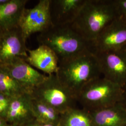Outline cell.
<instances>
[{
    "label": "cell",
    "instance_id": "20",
    "mask_svg": "<svg viewBox=\"0 0 126 126\" xmlns=\"http://www.w3.org/2000/svg\"><path fill=\"white\" fill-rule=\"evenodd\" d=\"M119 17L126 19V0H114Z\"/></svg>",
    "mask_w": 126,
    "mask_h": 126
},
{
    "label": "cell",
    "instance_id": "5",
    "mask_svg": "<svg viewBox=\"0 0 126 126\" xmlns=\"http://www.w3.org/2000/svg\"><path fill=\"white\" fill-rule=\"evenodd\" d=\"M32 96L49 105L61 113L75 108L77 99L63 86L56 74L47 75L46 79L31 93Z\"/></svg>",
    "mask_w": 126,
    "mask_h": 126
},
{
    "label": "cell",
    "instance_id": "12",
    "mask_svg": "<svg viewBox=\"0 0 126 126\" xmlns=\"http://www.w3.org/2000/svg\"><path fill=\"white\" fill-rule=\"evenodd\" d=\"M32 99L30 93H25L12 98L6 118L9 125L22 126L35 119L32 108Z\"/></svg>",
    "mask_w": 126,
    "mask_h": 126
},
{
    "label": "cell",
    "instance_id": "29",
    "mask_svg": "<svg viewBox=\"0 0 126 126\" xmlns=\"http://www.w3.org/2000/svg\"><path fill=\"white\" fill-rule=\"evenodd\" d=\"M125 21H126V19H125Z\"/></svg>",
    "mask_w": 126,
    "mask_h": 126
},
{
    "label": "cell",
    "instance_id": "3",
    "mask_svg": "<svg viewBox=\"0 0 126 126\" xmlns=\"http://www.w3.org/2000/svg\"><path fill=\"white\" fill-rule=\"evenodd\" d=\"M39 45H45L52 50L59 61L75 57L90 50V43L71 25H52L37 37Z\"/></svg>",
    "mask_w": 126,
    "mask_h": 126
},
{
    "label": "cell",
    "instance_id": "7",
    "mask_svg": "<svg viewBox=\"0 0 126 126\" xmlns=\"http://www.w3.org/2000/svg\"><path fill=\"white\" fill-rule=\"evenodd\" d=\"M126 45V22L118 17L90 43V50L94 54L118 50Z\"/></svg>",
    "mask_w": 126,
    "mask_h": 126
},
{
    "label": "cell",
    "instance_id": "9",
    "mask_svg": "<svg viewBox=\"0 0 126 126\" xmlns=\"http://www.w3.org/2000/svg\"><path fill=\"white\" fill-rule=\"evenodd\" d=\"M26 40L19 27L3 31L0 41V64L4 65L28 56Z\"/></svg>",
    "mask_w": 126,
    "mask_h": 126
},
{
    "label": "cell",
    "instance_id": "11",
    "mask_svg": "<svg viewBox=\"0 0 126 126\" xmlns=\"http://www.w3.org/2000/svg\"><path fill=\"white\" fill-rule=\"evenodd\" d=\"M86 0H50V14L52 25H71L76 19Z\"/></svg>",
    "mask_w": 126,
    "mask_h": 126
},
{
    "label": "cell",
    "instance_id": "19",
    "mask_svg": "<svg viewBox=\"0 0 126 126\" xmlns=\"http://www.w3.org/2000/svg\"><path fill=\"white\" fill-rule=\"evenodd\" d=\"M12 98L8 95L0 93V117L5 120Z\"/></svg>",
    "mask_w": 126,
    "mask_h": 126
},
{
    "label": "cell",
    "instance_id": "1",
    "mask_svg": "<svg viewBox=\"0 0 126 126\" xmlns=\"http://www.w3.org/2000/svg\"><path fill=\"white\" fill-rule=\"evenodd\" d=\"M55 74L76 99L87 83L101 75L98 58L90 50L59 61L58 70Z\"/></svg>",
    "mask_w": 126,
    "mask_h": 126
},
{
    "label": "cell",
    "instance_id": "13",
    "mask_svg": "<svg viewBox=\"0 0 126 126\" xmlns=\"http://www.w3.org/2000/svg\"><path fill=\"white\" fill-rule=\"evenodd\" d=\"M28 57L24 60L32 66L48 75L55 74L57 72L59 58L54 51L48 47L39 45L36 49H28Z\"/></svg>",
    "mask_w": 126,
    "mask_h": 126
},
{
    "label": "cell",
    "instance_id": "22",
    "mask_svg": "<svg viewBox=\"0 0 126 126\" xmlns=\"http://www.w3.org/2000/svg\"><path fill=\"white\" fill-rule=\"evenodd\" d=\"M121 102L126 110V85L123 87V94Z\"/></svg>",
    "mask_w": 126,
    "mask_h": 126
},
{
    "label": "cell",
    "instance_id": "8",
    "mask_svg": "<svg viewBox=\"0 0 126 126\" xmlns=\"http://www.w3.org/2000/svg\"><path fill=\"white\" fill-rule=\"evenodd\" d=\"M95 55L104 78L122 87L125 86L126 52L120 50Z\"/></svg>",
    "mask_w": 126,
    "mask_h": 126
},
{
    "label": "cell",
    "instance_id": "18",
    "mask_svg": "<svg viewBox=\"0 0 126 126\" xmlns=\"http://www.w3.org/2000/svg\"><path fill=\"white\" fill-rule=\"evenodd\" d=\"M0 93L15 98L28 93L4 68L0 65Z\"/></svg>",
    "mask_w": 126,
    "mask_h": 126
},
{
    "label": "cell",
    "instance_id": "28",
    "mask_svg": "<svg viewBox=\"0 0 126 126\" xmlns=\"http://www.w3.org/2000/svg\"><path fill=\"white\" fill-rule=\"evenodd\" d=\"M8 126H13V125H9Z\"/></svg>",
    "mask_w": 126,
    "mask_h": 126
},
{
    "label": "cell",
    "instance_id": "21",
    "mask_svg": "<svg viewBox=\"0 0 126 126\" xmlns=\"http://www.w3.org/2000/svg\"><path fill=\"white\" fill-rule=\"evenodd\" d=\"M40 123L36 119L33 120L22 126H40Z\"/></svg>",
    "mask_w": 126,
    "mask_h": 126
},
{
    "label": "cell",
    "instance_id": "2",
    "mask_svg": "<svg viewBox=\"0 0 126 126\" xmlns=\"http://www.w3.org/2000/svg\"><path fill=\"white\" fill-rule=\"evenodd\" d=\"M118 17L114 0H86L71 26L91 43Z\"/></svg>",
    "mask_w": 126,
    "mask_h": 126
},
{
    "label": "cell",
    "instance_id": "15",
    "mask_svg": "<svg viewBox=\"0 0 126 126\" xmlns=\"http://www.w3.org/2000/svg\"><path fill=\"white\" fill-rule=\"evenodd\" d=\"M27 0H8L0 5V28L7 31L18 27Z\"/></svg>",
    "mask_w": 126,
    "mask_h": 126
},
{
    "label": "cell",
    "instance_id": "17",
    "mask_svg": "<svg viewBox=\"0 0 126 126\" xmlns=\"http://www.w3.org/2000/svg\"><path fill=\"white\" fill-rule=\"evenodd\" d=\"M59 126H95L90 113L82 109L71 108L61 113Z\"/></svg>",
    "mask_w": 126,
    "mask_h": 126
},
{
    "label": "cell",
    "instance_id": "6",
    "mask_svg": "<svg viewBox=\"0 0 126 126\" xmlns=\"http://www.w3.org/2000/svg\"><path fill=\"white\" fill-rule=\"evenodd\" d=\"M50 0H40L31 9L25 8L18 27L26 40L36 33H42L53 25L50 14Z\"/></svg>",
    "mask_w": 126,
    "mask_h": 126
},
{
    "label": "cell",
    "instance_id": "27",
    "mask_svg": "<svg viewBox=\"0 0 126 126\" xmlns=\"http://www.w3.org/2000/svg\"><path fill=\"white\" fill-rule=\"evenodd\" d=\"M121 50H123V51H125V52H126V45H125L124 46H123V48H122Z\"/></svg>",
    "mask_w": 126,
    "mask_h": 126
},
{
    "label": "cell",
    "instance_id": "30",
    "mask_svg": "<svg viewBox=\"0 0 126 126\" xmlns=\"http://www.w3.org/2000/svg\"><path fill=\"white\" fill-rule=\"evenodd\" d=\"M126 126V125H125V126Z\"/></svg>",
    "mask_w": 126,
    "mask_h": 126
},
{
    "label": "cell",
    "instance_id": "14",
    "mask_svg": "<svg viewBox=\"0 0 126 126\" xmlns=\"http://www.w3.org/2000/svg\"><path fill=\"white\" fill-rule=\"evenodd\" d=\"M89 113L95 126L126 125V110L121 102L108 108Z\"/></svg>",
    "mask_w": 126,
    "mask_h": 126
},
{
    "label": "cell",
    "instance_id": "16",
    "mask_svg": "<svg viewBox=\"0 0 126 126\" xmlns=\"http://www.w3.org/2000/svg\"><path fill=\"white\" fill-rule=\"evenodd\" d=\"M32 104L34 115L37 122L41 124L50 123L59 125L61 113L58 110L32 97Z\"/></svg>",
    "mask_w": 126,
    "mask_h": 126
},
{
    "label": "cell",
    "instance_id": "23",
    "mask_svg": "<svg viewBox=\"0 0 126 126\" xmlns=\"http://www.w3.org/2000/svg\"><path fill=\"white\" fill-rule=\"evenodd\" d=\"M8 125L9 124L6 120L4 118L0 117V126H8Z\"/></svg>",
    "mask_w": 126,
    "mask_h": 126
},
{
    "label": "cell",
    "instance_id": "4",
    "mask_svg": "<svg viewBox=\"0 0 126 126\" xmlns=\"http://www.w3.org/2000/svg\"><path fill=\"white\" fill-rule=\"evenodd\" d=\"M123 87L102 77L96 78L81 90L77 101L88 112L108 108L122 101Z\"/></svg>",
    "mask_w": 126,
    "mask_h": 126
},
{
    "label": "cell",
    "instance_id": "25",
    "mask_svg": "<svg viewBox=\"0 0 126 126\" xmlns=\"http://www.w3.org/2000/svg\"><path fill=\"white\" fill-rule=\"evenodd\" d=\"M3 32V30L0 28V41L1 37H2V36Z\"/></svg>",
    "mask_w": 126,
    "mask_h": 126
},
{
    "label": "cell",
    "instance_id": "10",
    "mask_svg": "<svg viewBox=\"0 0 126 126\" xmlns=\"http://www.w3.org/2000/svg\"><path fill=\"white\" fill-rule=\"evenodd\" d=\"M0 65L9 72L27 93L30 94L47 76L38 72L22 58L16 59L8 64Z\"/></svg>",
    "mask_w": 126,
    "mask_h": 126
},
{
    "label": "cell",
    "instance_id": "24",
    "mask_svg": "<svg viewBox=\"0 0 126 126\" xmlns=\"http://www.w3.org/2000/svg\"><path fill=\"white\" fill-rule=\"evenodd\" d=\"M41 124V123H40ZM40 126H59V125L54 124H50V123H47V124H41Z\"/></svg>",
    "mask_w": 126,
    "mask_h": 126
},
{
    "label": "cell",
    "instance_id": "26",
    "mask_svg": "<svg viewBox=\"0 0 126 126\" xmlns=\"http://www.w3.org/2000/svg\"><path fill=\"white\" fill-rule=\"evenodd\" d=\"M8 1V0H0V5L4 4L5 2H7Z\"/></svg>",
    "mask_w": 126,
    "mask_h": 126
}]
</instances>
